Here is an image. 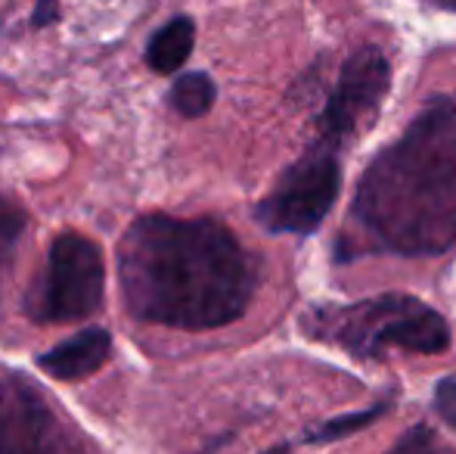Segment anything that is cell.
<instances>
[{
  "label": "cell",
  "mask_w": 456,
  "mask_h": 454,
  "mask_svg": "<svg viewBox=\"0 0 456 454\" xmlns=\"http://www.w3.org/2000/svg\"><path fill=\"white\" fill-rule=\"evenodd\" d=\"M106 302V255L81 230H60L50 240L41 271L22 296V315L31 324H81L100 315Z\"/></svg>",
  "instance_id": "277c9868"
},
{
  "label": "cell",
  "mask_w": 456,
  "mask_h": 454,
  "mask_svg": "<svg viewBox=\"0 0 456 454\" xmlns=\"http://www.w3.org/2000/svg\"><path fill=\"white\" fill-rule=\"evenodd\" d=\"M391 87V66L379 47H363L342 66L336 87L320 112V144L342 150L357 137L382 106Z\"/></svg>",
  "instance_id": "8992f818"
},
{
  "label": "cell",
  "mask_w": 456,
  "mask_h": 454,
  "mask_svg": "<svg viewBox=\"0 0 456 454\" xmlns=\"http://www.w3.org/2000/svg\"><path fill=\"white\" fill-rule=\"evenodd\" d=\"M342 190L338 150L314 144L298 162H292L273 184V190L255 206V221L267 234H317Z\"/></svg>",
  "instance_id": "5b68a950"
},
{
  "label": "cell",
  "mask_w": 456,
  "mask_h": 454,
  "mask_svg": "<svg viewBox=\"0 0 456 454\" xmlns=\"http://www.w3.org/2000/svg\"><path fill=\"white\" fill-rule=\"evenodd\" d=\"M314 340L332 343L357 358H382L388 349L441 355L451 349V327L444 315L416 296H376L354 305H323L301 318Z\"/></svg>",
  "instance_id": "3957f363"
},
{
  "label": "cell",
  "mask_w": 456,
  "mask_h": 454,
  "mask_svg": "<svg viewBox=\"0 0 456 454\" xmlns=\"http://www.w3.org/2000/svg\"><path fill=\"white\" fill-rule=\"evenodd\" d=\"M196 47V22L192 16H171L150 35L143 47V62L156 75H175L186 66Z\"/></svg>",
  "instance_id": "9c48e42d"
},
{
  "label": "cell",
  "mask_w": 456,
  "mask_h": 454,
  "mask_svg": "<svg viewBox=\"0 0 456 454\" xmlns=\"http://www.w3.org/2000/svg\"><path fill=\"white\" fill-rule=\"evenodd\" d=\"M217 100V85L208 72H183L171 81L165 103L171 106L181 119H202L211 112Z\"/></svg>",
  "instance_id": "8fae6325"
},
{
  "label": "cell",
  "mask_w": 456,
  "mask_h": 454,
  "mask_svg": "<svg viewBox=\"0 0 456 454\" xmlns=\"http://www.w3.org/2000/svg\"><path fill=\"white\" fill-rule=\"evenodd\" d=\"M25 234H28V212H25V206L12 200V196H0V318H4V296L6 286H10Z\"/></svg>",
  "instance_id": "30bf717a"
},
{
  "label": "cell",
  "mask_w": 456,
  "mask_h": 454,
  "mask_svg": "<svg viewBox=\"0 0 456 454\" xmlns=\"http://www.w3.org/2000/svg\"><path fill=\"white\" fill-rule=\"evenodd\" d=\"M435 411L441 414L447 426L456 430V376H444L435 386Z\"/></svg>",
  "instance_id": "5bb4252c"
},
{
  "label": "cell",
  "mask_w": 456,
  "mask_h": 454,
  "mask_svg": "<svg viewBox=\"0 0 456 454\" xmlns=\"http://www.w3.org/2000/svg\"><path fill=\"white\" fill-rule=\"evenodd\" d=\"M354 219L397 252H444L456 243V103L432 100L366 169Z\"/></svg>",
  "instance_id": "7a4b0ae2"
},
{
  "label": "cell",
  "mask_w": 456,
  "mask_h": 454,
  "mask_svg": "<svg viewBox=\"0 0 456 454\" xmlns=\"http://www.w3.org/2000/svg\"><path fill=\"white\" fill-rule=\"evenodd\" d=\"M85 445L53 411L50 395L16 370H0V454L69 451Z\"/></svg>",
  "instance_id": "52a82bcc"
},
{
  "label": "cell",
  "mask_w": 456,
  "mask_h": 454,
  "mask_svg": "<svg viewBox=\"0 0 456 454\" xmlns=\"http://www.w3.org/2000/svg\"><path fill=\"white\" fill-rule=\"evenodd\" d=\"M112 334L100 324H87L50 349L37 351L35 364L56 383H85L112 361Z\"/></svg>",
  "instance_id": "ba28073f"
},
{
  "label": "cell",
  "mask_w": 456,
  "mask_h": 454,
  "mask_svg": "<svg viewBox=\"0 0 456 454\" xmlns=\"http://www.w3.org/2000/svg\"><path fill=\"white\" fill-rule=\"evenodd\" d=\"M62 22V0H35L28 12L31 31H47Z\"/></svg>",
  "instance_id": "4fadbf2b"
},
{
  "label": "cell",
  "mask_w": 456,
  "mask_h": 454,
  "mask_svg": "<svg viewBox=\"0 0 456 454\" xmlns=\"http://www.w3.org/2000/svg\"><path fill=\"white\" fill-rule=\"evenodd\" d=\"M118 286L134 321L168 330H217L240 321L261 265L217 219L143 212L115 246Z\"/></svg>",
  "instance_id": "6da1fadb"
},
{
  "label": "cell",
  "mask_w": 456,
  "mask_h": 454,
  "mask_svg": "<svg viewBox=\"0 0 456 454\" xmlns=\"http://www.w3.org/2000/svg\"><path fill=\"white\" fill-rule=\"evenodd\" d=\"M385 411H388V405H372V408H366V411L345 414V417H338V420H326V424L314 426L311 433H305L298 442H307V445L336 442V439H345V436H351V433H361L363 426H370L372 420H379Z\"/></svg>",
  "instance_id": "7c38bea8"
}]
</instances>
